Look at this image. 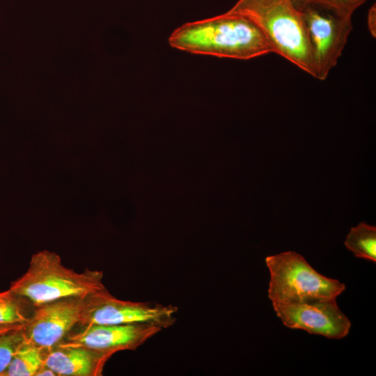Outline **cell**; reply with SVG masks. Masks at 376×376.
Listing matches in <instances>:
<instances>
[{
	"mask_svg": "<svg viewBox=\"0 0 376 376\" xmlns=\"http://www.w3.org/2000/svg\"><path fill=\"white\" fill-rule=\"evenodd\" d=\"M310 3L343 17H352L354 12L367 0H295Z\"/></svg>",
	"mask_w": 376,
	"mask_h": 376,
	"instance_id": "15",
	"label": "cell"
},
{
	"mask_svg": "<svg viewBox=\"0 0 376 376\" xmlns=\"http://www.w3.org/2000/svg\"><path fill=\"white\" fill-rule=\"evenodd\" d=\"M162 330L143 323L88 324L68 334L58 345L81 347L111 358L118 352L136 350Z\"/></svg>",
	"mask_w": 376,
	"mask_h": 376,
	"instance_id": "9",
	"label": "cell"
},
{
	"mask_svg": "<svg viewBox=\"0 0 376 376\" xmlns=\"http://www.w3.org/2000/svg\"><path fill=\"white\" fill-rule=\"evenodd\" d=\"M43 364L44 350L24 338L1 376H35Z\"/></svg>",
	"mask_w": 376,
	"mask_h": 376,
	"instance_id": "11",
	"label": "cell"
},
{
	"mask_svg": "<svg viewBox=\"0 0 376 376\" xmlns=\"http://www.w3.org/2000/svg\"><path fill=\"white\" fill-rule=\"evenodd\" d=\"M336 299L289 304L273 302L272 305L277 316L287 327L340 339L349 334L351 322L338 308Z\"/></svg>",
	"mask_w": 376,
	"mask_h": 376,
	"instance_id": "7",
	"label": "cell"
},
{
	"mask_svg": "<svg viewBox=\"0 0 376 376\" xmlns=\"http://www.w3.org/2000/svg\"><path fill=\"white\" fill-rule=\"evenodd\" d=\"M24 327L0 336V376L6 370L16 350L25 338Z\"/></svg>",
	"mask_w": 376,
	"mask_h": 376,
	"instance_id": "14",
	"label": "cell"
},
{
	"mask_svg": "<svg viewBox=\"0 0 376 376\" xmlns=\"http://www.w3.org/2000/svg\"><path fill=\"white\" fill-rule=\"evenodd\" d=\"M168 41L171 47L191 54L241 60L273 52L252 22L228 12L185 23L172 32Z\"/></svg>",
	"mask_w": 376,
	"mask_h": 376,
	"instance_id": "1",
	"label": "cell"
},
{
	"mask_svg": "<svg viewBox=\"0 0 376 376\" xmlns=\"http://www.w3.org/2000/svg\"><path fill=\"white\" fill-rule=\"evenodd\" d=\"M24 324H0V336L12 330L22 328Z\"/></svg>",
	"mask_w": 376,
	"mask_h": 376,
	"instance_id": "17",
	"label": "cell"
},
{
	"mask_svg": "<svg viewBox=\"0 0 376 376\" xmlns=\"http://www.w3.org/2000/svg\"><path fill=\"white\" fill-rule=\"evenodd\" d=\"M227 12L249 19L263 34L274 53L313 76L307 30L294 0H238Z\"/></svg>",
	"mask_w": 376,
	"mask_h": 376,
	"instance_id": "2",
	"label": "cell"
},
{
	"mask_svg": "<svg viewBox=\"0 0 376 376\" xmlns=\"http://www.w3.org/2000/svg\"><path fill=\"white\" fill-rule=\"evenodd\" d=\"M35 376H58L56 373L45 363L38 369Z\"/></svg>",
	"mask_w": 376,
	"mask_h": 376,
	"instance_id": "18",
	"label": "cell"
},
{
	"mask_svg": "<svg viewBox=\"0 0 376 376\" xmlns=\"http://www.w3.org/2000/svg\"><path fill=\"white\" fill-rule=\"evenodd\" d=\"M302 13L311 46L313 77L324 80L336 66L352 29L343 17L316 5L294 0Z\"/></svg>",
	"mask_w": 376,
	"mask_h": 376,
	"instance_id": "6",
	"label": "cell"
},
{
	"mask_svg": "<svg viewBox=\"0 0 376 376\" xmlns=\"http://www.w3.org/2000/svg\"><path fill=\"white\" fill-rule=\"evenodd\" d=\"M83 298L66 297L34 306L24 327L25 338L45 351L57 345L79 324Z\"/></svg>",
	"mask_w": 376,
	"mask_h": 376,
	"instance_id": "8",
	"label": "cell"
},
{
	"mask_svg": "<svg viewBox=\"0 0 376 376\" xmlns=\"http://www.w3.org/2000/svg\"><path fill=\"white\" fill-rule=\"evenodd\" d=\"M34 306L9 288L0 292V324H25Z\"/></svg>",
	"mask_w": 376,
	"mask_h": 376,
	"instance_id": "13",
	"label": "cell"
},
{
	"mask_svg": "<svg viewBox=\"0 0 376 376\" xmlns=\"http://www.w3.org/2000/svg\"><path fill=\"white\" fill-rule=\"evenodd\" d=\"M265 263L270 273L268 297L272 303L336 298L345 290L344 283L320 274L295 251L267 256Z\"/></svg>",
	"mask_w": 376,
	"mask_h": 376,
	"instance_id": "4",
	"label": "cell"
},
{
	"mask_svg": "<svg viewBox=\"0 0 376 376\" xmlns=\"http://www.w3.org/2000/svg\"><path fill=\"white\" fill-rule=\"evenodd\" d=\"M103 272L86 269L77 272L64 266L58 255L49 251L33 254L26 271L9 289L33 306L70 297H85L106 288Z\"/></svg>",
	"mask_w": 376,
	"mask_h": 376,
	"instance_id": "3",
	"label": "cell"
},
{
	"mask_svg": "<svg viewBox=\"0 0 376 376\" xmlns=\"http://www.w3.org/2000/svg\"><path fill=\"white\" fill-rule=\"evenodd\" d=\"M178 311L173 305L119 299L105 288L83 298L79 325L143 323L164 329L175 324Z\"/></svg>",
	"mask_w": 376,
	"mask_h": 376,
	"instance_id": "5",
	"label": "cell"
},
{
	"mask_svg": "<svg viewBox=\"0 0 376 376\" xmlns=\"http://www.w3.org/2000/svg\"><path fill=\"white\" fill-rule=\"evenodd\" d=\"M345 247L355 257L376 262V228L364 222L352 227L345 240Z\"/></svg>",
	"mask_w": 376,
	"mask_h": 376,
	"instance_id": "12",
	"label": "cell"
},
{
	"mask_svg": "<svg viewBox=\"0 0 376 376\" xmlns=\"http://www.w3.org/2000/svg\"><path fill=\"white\" fill-rule=\"evenodd\" d=\"M367 23L368 30L374 38L376 37V6L375 3L371 6L368 11Z\"/></svg>",
	"mask_w": 376,
	"mask_h": 376,
	"instance_id": "16",
	"label": "cell"
},
{
	"mask_svg": "<svg viewBox=\"0 0 376 376\" xmlns=\"http://www.w3.org/2000/svg\"><path fill=\"white\" fill-rule=\"evenodd\" d=\"M110 358L88 349L57 345L45 351L44 363L58 376H100Z\"/></svg>",
	"mask_w": 376,
	"mask_h": 376,
	"instance_id": "10",
	"label": "cell"
}]
</instances>
